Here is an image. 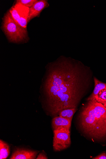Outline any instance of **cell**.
<instances>
[{
	"label": "cell",
	"mask_w": 106,
	"mask_h": 159,
	"mask_svg": "<svg viewBox=\"0 0 106 159\" xmlns=\"http://www.w3.org/2000/svg\"><path fill=\"white\" fill-rule=\"evenodd\" d=\"M82 130L89 137L97 140L106 138V107L94 100L88 101L79 116Z\"/></svg>",
	"instance_id": "obj_2"
},
{
	"label": "cell",
	"mask_w": 106,
	"mask_h": 159,
	"mask_svg": "<svg viewBox=\"0 0 106 159\" xmlns=\"http://www.w3.org/2000/svg\"><path fill=\"white\" fill-rule=\"evenodd\" d=\"M95 88L92 93L87 99V101L93 100L101 90L106 89V84L103 83L94 78Z\"/></svg>",
	"instance_id": "obj_9"
},
{
	"label": "cell",
	"mask_w": 106,
	"mask_h": 159,
	"mask_svg": "<svg viewBox=\"0 0 106 159\" xmlns=\"http://www.w3.org/2000/svg\"><path fill=\"white\" fill-rule=\"evenodd\" d=\"M37 0H17L16 5H21L31 7L36 2Z\"/></svg>",
	"instance_id": "obj_13"
},
{
	"label": "cell",
	"mask_w": 106,
	"mask_h": 159,
	"mask_svg": "<svg viewBox=\"0 0 106 159\" xmlns=\"http://www.w3.org/2000/svg\"><path fill=\"white\" fill-rule=\"evenodd\" d=\"M9 11L13 19L21 26L26 29L28 17L20 16L16 6L12 7Z\"/></svg>",
	"instance_id": "obj_8"
},
{
	"label": "cell",
	"mask_w": 106,
	"mask_h": 159,
	"mask_svg": "<svg viewBox=\"0 0 106 159\" xmlns=\"http://www.w3.org/2000/svg\"><path fill=\"white\" fill-rule=\"evenodd\" d=\"M2 29L10 42H23L28 37L26 29L21 26L13 19L9 11L4 17Z\"/></svg>",
	"instance_id": "obj_3"
},
{
	"label": "cell",
	"mask_w": 106,
	"mask_h": 159,
	"mask_svg": "<svg viewBox=\"0 0 106 159\" xmlns=\"http://www.w3.org/2000/svg\"><path fill=\"white\" fill-rule=\"evenodd\" d=\"M77 108H72L63 110L59 113V116L72 121L73 115L77 111Z\"/></svg>",
	"instance_id": "obj_11"
},
{
	"label": "cell",
	"mask_w": 106,
	"mask_h": 159,
	"mask_svg": "<svg viewBox=\"0 0 106 159\" xmlns=\"http://www.w3.org/2000/svg\"><path fill=\"white\" fill-rule=\"evenodd\" d=\"M93 100L104 105L106 102V89L100 91Z\"/></svg>",
	"instance_id": "obj_12"
},
{
	"label": "cell",
	"mask_w": 106,
	"mask_h": 159,
	"mask_svg": "<svg viewBox=\"0 0 106 159\" xmlns=\"http://www.w3.org/2000/svg\"><path fill=\"white\" fill-rule=\"evenodd\" d=\"M103 105L105 107H106V102Z\"/></svg>",
	"instance_id": "obj_16"
},
{
	"label": "cell",
	"mask_w": 106,
	"mask_h": 159,
	"mask_svg": "<svg viewBox=\"0 0 106 159\" xmlns=\"http://www.w3.org/2000/svg\"><path fill=\"white\" fill-rule=\"evenodd\" d=\"M53 147L54 151L58 152L66 149L71 144L70 129L65 128L54 130Z\"/></svg>",
	"instance_id": "obj_4"
},
{
	"label": "cell",
	"mask_w": 106,
	"mask_h": 159,
	"mask_svg": "<svg viewBox=\"0 0 106 159\" xmlns=\"http://www.w3.org/2000/svg\"><path fill=\"white\" fill-rule=\"evenodd\" d=\"M93 159H106V153H103L100 155L93 157Z\"/></svg>",
	"instance_id": "obj_14"
},
{
	"label": "cell",
	"mask_w": 106,
	"mask_h": 159,
	"mask_svg": "<svg viewBox=\"0 0 106 159\" xmlns=\"http://www.w3.org/2000/svg\"><path fill=\"white\" fill-rule=\"evenodd\" d=\"M89 70L67 59L49 67L42 88L45 108L51 115L56 117L63 110L77 108L90 82Z\"/></svg>",
	"instance_id": "obj_1"
},
{
	"label": "cell",
	"mask_w": 106,
	"mask_h": 159,
	"mask_svg": "<svg viewBox=\"0 0 106 159\" xmlns=\"http://www.w3.org/2000/svg\"><path fill=\"white\" fill-rule=\"evenodd\" d=\"M71 122L60 116H56L52 120V125L54 130L65 128L70 129Z\"/></svg>",
	"instance_id": "obj_7"
},
{
	"label": "cell",
	"mask_w": 106,
	"mask_h": 159,
	"mask_svg": "<svg viewBox=\"0 0 106 159\" xmlns=\"http://www.w3.org/2000/svg\"><path fill=\"white\" fill-rule=\"evenodd\" d=\"M10 148L8 144L3 141L0 140V159H6L9 156Z\"/></svg>",
	"instance_id": "obj_10"
},
{
	"label": "cell",
	"mask_w": 106,
	"mask_h": 159,
	"mask_svg": "<svg viewBox=\"0 0 106 159\" xmlns=\"http://www.w3.org/2000/svg\"><path fill=\"white\" fill-rule=\"evenodd\" d=\"M39 151L22 148L15 150L10 159H36Z\"/></svg>",
	"instance_id": "obj_5"
},
{
	"label": "cell",
	"mask_w": 106,
	"mask_h": 159,
	"mask_svg": "<svg viewBox=\"0 0 106 159\" xmlns=\"http://www.w3.org/2000/svg\"><path fill=\"white\" fill-rule=\"evenodd\" d=\"M47 1L45 0L37 1L29 9L28 14V22L37 17L41 11L48 5Z\"/></svg>",
	"instance_id": "obj_6"
},
{
	"label": "cell",
	"mask_w": 106,
	"mask_h": 159,
	"mask_svg": "<svg viewBox=\"0 0 106 159\" xmlns=\"http://www.w3.org/2000/svg\"><path fill=\"white\" fill-rule=\"evenodd\" d=\"M36 159H47L48 157L44 153H40Z\"/></svg>",
	"instance_id": "obj_15"
}]
</instances>
